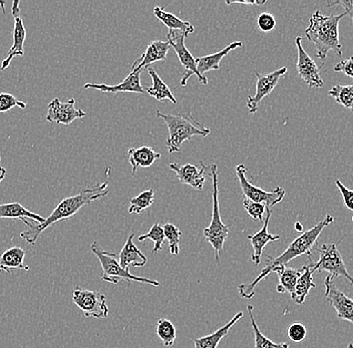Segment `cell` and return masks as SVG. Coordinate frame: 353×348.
<instances>
[{
	"label": "cell",
	"instance_id": "obj_25",
	"mask_svg": "<svg viewBox=\"0 0 353 348\" xmlns=\"http://www.w3.org/2000/svg\"><path fill=\"white\" fill-rule=\"evenodd\" d=\"M154 14L161 23L169 28V32H181L187 35L195 32V28L189 21H182L173 13L165 12L161 6H154Z\"/></svg>",
	"mask_w": 353,
	"mask_h": 348
},
{
	"label": "cell",
	"instance_id": "obj_21",
	"mask_svg": "<svg viewBox=\"0 0 353 348\" xmlns=\"http://www.w3.org/2000/svg\"><path fill=\"white\" fill-rule=\"evenodd\" d=\"M129 162L132 166V175L136 174L139 168H150L157 160L161 158V155L154 152L151 147L143 146L134 149L132 147L128 151Z\"/></svg>",
	"mask_w": 353,
	"mask_h": 348
},
{
	"label": "cell",
	"instance_id": "obj_47",
	"mask_svg": "<svg viewBox=\"0 0 353 348\" xmlns=\"http://www.w3.org/2000/svg\"><path fill=\"white\" fill-rule=\"evenodd\" d=\"M346 348H353V343H350Z\"/></svg>",
	"mask_w": 353,
	"mask_h": 348
},
{
	"label": "cell",
	"instance_id": "obj_12",
	"mask_svg": "<svg viewBox=\"0 0 353 348\" xmlns=\"http://www.w3.org/2000/svg\"><path fill=\"white\" fill-rule=\"evenodd\" d=\"M297 48V72L300 79L307 83L310 89H321L323 87V79L320 76V70L317 63L311 59L302 45V37H297L295 39Z\"/></svg>",
	"mask_w": 353,
	"mask_h": 348
},
{
	"label": "cell",
	"instance_id": "obj_23",
	"mask_svg": "<svg viewBox=\"0 0 353 348\" xmlns=\"http://www.w3.org/2000/svg\"><path fill=\"white\" fill-rule=\"evenodd\" d=\"M1 219H19L23 223L26 219H32L39 224L46 221V218L41 217L39 214L30 212L17 202L0 204V220Z\"/></svg>",
	"mask_w": 353,
	"mask_h": 348
},
{
	"label": "cell",
	"instance_id": "obj_26",
	"mask_svg": "<svg viewBox=\"0 0 353 348\" xmlns=\"http://www.w3.org/2000/svg\"><path fill=\"white\" fill-rule=\"evenodd\" d=\"M300 270H301V272H300L299 277H298L296 287H295L292 299L295 303L301 305V304L305 303L310 290L316 287V285L313 282L314 271L312 270L310 264L304 265Z\"/></svg>",
	"mask_w": 353,
	"mask_h": 348
},
{
	"label": "cell",
	"instance_id": "obj_4",
	"mask_svg": "<svg viewBox=\"0 0 353 348\" xmlns=\"http://www.w3.org/2000/svg\"><path fill=\"white\" fill-rule=\"evenodd\" d=\"M156 114L158 118L164 121L169 130V136L165 140V146L170 154L180 153L182 145L186 141L191 140L193 136L205 138L211 133L210 127L197 122L191 112L171 114L157 111Z\"/></svg>",
	"mask_w": 353,
	"mask_h": 348
},
{
	"label": "cell",
	"instance_id": "obj_37",
	"mask_svg": "<svg viewBox=\"0 0 353 348\" xmlns=\"http://www.w3.org/2000/svg\"><path fill=\"white\" fill-rule=\"evenodd\" d=\"M17 107L19 109H26V103L17 100L13 94H6V92L0 94V114L8 112Z\"/></svg>",
	"mask_w": 353,
	"mask_h": 348
},
{
	"label": "cell",
	"instance_id": "obj_11",
	"mask_svg": "<svg viewBox=\"0 0 353 348\" xmlns=\"http://www.w3.org/2000/svg\"><path fill=\"white\" fill-rule=\"evenodd\" d=\"M287 74V68H280L279 70L270 74H261V72H255L257 76V83H256V94L253 96H249L247 99V107H248L250 114H256L259 105L263 99L271 94L277 87L280 79L283 78Z\"/></svg>",
	"mask_w": 353,
	"mask_h": 348
},
{
	"label": "cell",
	"instance_id": "obj_15",
	"mask_svg": "<svg viewBox=\"0 0 353 348\" xmlns=\"http://www.w3.org/2000/svg\"><path fill=\"white\" fill-rule=\"evenodd\" d=\"M199 168L195 165H181L178 163L170 164L171 171L175 172L179 182L188 185L195 190L202 191L206 183L207 168L202 161L199 162Z\"/></svg>",
	"mask_w": 353,
	"mask_h": 348
},
{
	"label": "cell",
	"instance_id": "obj_28",
	"mask_svg": "<svg viewBox=\"0 0 353 348\" xmlns=\"http://www.w3.org/2000/svg\"><path fill=\"white\" fill-rule=\"evenodd\" d=\"M148 72H149L152 81H153V85L145 90V94H150L152 98L156 99V100L160 101L169 100L176 105L178 101H176L175 96H174L170 88L165 85V81L159 76L156 70L154 68H148Z\"/></svg>",
	"mask_w": 353,
	"mask_h": 348
},
{
	"label": "cell",
	"instance_id": "obj_45",
	"mask_svg": "<svg viewBox=\"0 0 353 348\" xmlns=\"http://www.w3.org/2000/svg\"><path fill=\"white\" fill-rule=\"evenodd\" d=\"M4 4H6V2L0 1V6H1V10L3 13L6 12V10H4Z\"/></svg>",
	"mask_w": 353,
	"mask_h": 348
},
{
	"label": "cell",
	"instance_id": "obj_29",
	"mask_svg": "<svg viewBox=\"0 0 353 348\" xmlns=\"http://www.w3.org/2000/svg\"><path fill=\"white\" fill-rule=\"evenodd\" d=\"M276 274L278 275V279H279V284H278L276 290L278 293H289L291 298L294 295L295 287H296V283L298 277H299L300 269H294V268L290 267H280L273 271Z\"/></svg>",
	"mask_w": 353,
	"mask_h": 348
},
{
	"label": "cell",
	"instance_id": "obj_2",
	"mask_svg": "<svg viewBox=\"0 0 353 348\" xmlns=\"http://www.w3.org/2000/svg\"><path fill=\"white\" fill-rule=\"evenodd\" d=\"M108 185H109L108 182L101 183V184H97L96 186L88 187V188L81 191V193L72 196V197L65 198L55 207L54 210L46 218L43 223L32 224L26 221V225L28 226V230L21 232V237L26 243L34 245L41 233L48 227L57 223V222L74 217L83 207L105 197L109 194Z\"/></svg>",
	"mask_w": 353,
	"mask_h": 348
},
{
	"label": "cell",
	"instance_id": "obj_40",
	"mask_svg": "<svg viewBox=\"0 0 353 348\" xmlns=\"http://www.w3.org/2000/svg\"><path fill=\"white\" fill-rule=\"evenodd\" d=\"M336 186L341 192L342 199L344 204L347 207L348 210L353 211V190H350L347 187L344 186L339 180H336Z\"/></svg>",
	"mask_w": 353,
	"mask_h": 348
},
{
	"label": "cell",
	"instance_id": "obj_36",
	"mask_svg": "<svg viewBox=\"0 0 353 348\" xmlns=\"http://www.w3.org/2000/svg\"><path fill=\"white\" fill-rule=\"evenodd\" d=\"M243 207L246 212L254 220H259L263 222L265 214H266L267 207L261 203L253 202L251 200H243Z\"/></svg>",
	"mask_w": 353,
	"mask_h": 348
},
{
	"label": "cell",
	"instance_id": "obj_39",
	"mask_svg": "<svg viewBox=\"0 0 353 348\" xmlns=\"http://www.w3.org/2000/svg\"><path fill=\"white\" fill-rule=\"evenodd\" d=\"M287 334L293 342H301L307 336V329L302 323H295L289 326Z\"/></svg>",
	"mask_w": 353,
	"mask_h": 348
},
{
	"label": "cell",
	"instance_id": "obj_44",
	"mask_svg": "<svg viewBox=\"0 0 353 348\" xmlns=\"http://www.w3.org/2000/svg\"><path fill=\"white\" fill-rule=\"evenodd\" d=\"M0 163H1V157H0ZM6 174H8V172H6V170L4 168H2V167L0 166V184H1L2 181L6 179Z\"/></svg>",
	"mask_w": 353,
	"mask_h": 348
},
{
	"label": "cell",
	"instance_id": "obj_22",
	"mask_svg": "<svg viewBox=\"0 0 353 348\" xmlns=\"http://www.w3.org/2000/svg\"><path fill=\"white\" fill-rule=\"evenodd\" d=\"M241 41H234V43L223 48L220 52L209 54V56L198 57V59H196V63H197L199 74L201 76H205V74L210 72V70H219L220 63L223 57H226L232 50H237V48H241Z\"/></svg>",
	"mask_w": 353,
	"mask_h": 348
},
{
	"label": "cell",
	"instance_id": "obj_41",
	"mask_svg": "<svg viewBox=\"0 0 353 348\" xmlns=\"http://www.w3.org/2000/svg\"><path fill=\"white\" fill-rule=\"evenodd\" d=\"M335 72H342L345 76H350L353 79V57H350V59H343V61H339L333 68Z\"/></svg>",
	"mask_w": 353,
	"mask_h": 348
},
{
	"label": "cell",
	"instance_id": "obj_46",
	"mask_svg": "<svg viewBox=\"0 0 353 348\" xmlns=\"http://www.w3.org/2000/svg\"><path fill=\"white\" fill-rule=\"evenodd\" d=\"M297 226H296V228H297V230H302V227L301 226H299L300 223H296Z\"/></svg>",
	"mask_w": 353,
	"mask_h": 348
},
{
	"label": "cell",
	"instance_id": "obj_3",
	"mask_svg": "<svg viewBox=\"0 0 353 348\" xmlns=\"http://www.w3.org/2000/svg\"><path fill=\"white\" fill-rule=\"evenodd\" d=\"M345 15H347L345 12L324 15L320 10H316L311 15L305 35L308 41L315 45L316 56L319 59H325L331 50L336 52L339 57H342V45L339 41V21Z\"/></svg>",
	"mask_w": 353,
	"mask_h": 348
},
{
	"label": "cell",
	"instance_id": "obj_20",
	"mask_svg": "<svg viewBox=\"0 0 353 348\" xmlns=\"http://www.w3.org/2000/svg\"><path fill=\"white\" fill-rule=\"evenodd\" d=\"M134 237V234L130 235L119 256L121 267L127 271H130L131 266L143 267L148 262L147 257L143 254L142 251L134 245L132 241Z\"/></svg>",
	"mask_w": 353,
	"mask_h": 348
},
{
	"label": "cell",
	"instance_id": "obj_42",
	"mask_svg": "<svg viewBox=\"0 0 353 348\" xmlns=\"http://www.w3.org/2000/svg\"><path fill=\"white\" fill-rule=\"evenodd\" d=\"M341 6L345 10L346 14L350 15L353 21V1H346V0H337V1H328L326 6Z\"/></svg>",
	"mask_w": 353,
	"mask_h": 348
},
{
	"label": "cell",
	"instance_id": "obj_1",
	"mask_svg": "<svg viewBox=\"0 0 353 348\" xmlns=\"http://www.w3.org/2000/svg\"><path fill=\"white\" fill-rule=\"evenodd\" d=\"M334 222V218L331 215H326L323 220L315 225L312 228L299 235L296 239L293 240L286 250L278 257L267 256L265 267L261 270L257 277L250 284H241L238 287L240 296L242 298H252L255 292L254 288L262 279L266 278L270 273L280 267H286L289 262L302 255H307L309 260L312 259V249L316 245L317 240L322 231Z\"/></svg>",
	"mask_w": 353,
	"mask_h": 348
},
{
	"label": "cell",
	"instance_id": "obj_43",
	"mask_svg": "<svg viewBox=\"0 0 353 348\" xmlns=\"http://www.w3.org/2000/svg\"><path fill=\"white\" fill-rule=\"evenodd\" d=\"M226 3L228 6H231V4H246V6H254V4H257V6H263V4L266 3V0H263V1H238V0H234V1H226Z\"/></svg>",
	"mask_w": 353,
	"mask_h": 348
},
{
	"label": "cell",
	"instance_id": "obj_7",
	"mask_svg": "<svg viewBox=\"0 0 353 348\" xmlns=\"http://www.w3.org/2000/svg\"><path fill=\"white\" fill-rule=\"evenodd\" d=\"M317 250L320 254L319 261L313 262L312 259L310 260V265L314 273L326 271L333 278L343 277L353 285V277L346 268L336 243L323 244Z\"/></svg>",
	"mask_w": 353,
	"mask_h": 348
},
{
	"label": "cell",
	"instance_id": "obj_5",
	"mask_svg": "<svg viewBox=\"0 0 353 348\" xmlns=\"http://www.w3.org/2000/svg\"><path fill=\"white\" fill-rule=\"evenodd\" d=\"M210 176L212 178V184H213V213H212L211 223L208 228L205 229V239L208 242L210 245L214 249L215 252V258L217 263L220 264V256L224 252L225 242L229 234V228L230 226L223 223L221 220L220 208H219V181H218V168L215 164L211 165L208 168Z\"/></svg>",
	"mask_w": 353,
	"mask_h": 348
},
{
	"label": "cell",
	"instance_id": "obj_31",
	"mask_svg": "<svg viewBox=\"0 0 353 348\" xmlns=\"http://www.w3.org/2000/svg\"><path fill=\"white\" fill-rule=\"evenodd\" d=\"M337 103L353 112V85H336L328 92Z\"/></svg>",
	"mask_w": 353,
	"mask_h": 348
},
{
	"label": "cell",
	"instance_id": "obj_35",
	"mask_svg": "<svg viewBox=\"0 0 353 348\" xmlns=\"http://www.w3.org/2000/svg\"><path fill=\"white\" fill-rule=\"evenodd\" d=\"M165 240L169 243V250L172 255H178L180 253V240L182 232L180 229L176 228L175 225L165 223L163 226Z\"/></svg>",
	"mask_w": 353,
	"mask_h": 348
},
{
	"label": "cell",
	"instance_id": "obj_19",
	"mask_svg": "<svg viewBox=\"0 0 353 348\" xmlns=\"http://www.w3.org/2000/svg\"><path fill=\"white\" fill-rule=\"evenodd\" d=\"M271 215H272V211H271V209L267 208L266 217H265L263 227H262L261 230L258 231L252 236L247 237L250 240L251 245L253 247L254 253L252 256H251V261L253 262L255 266L259 265L260 261H261L262 253H263L264 248L266 247L267 244L280 239V236H278V235H273L268 232L269 221H270Z\"/></svg>",
	"mask_w": 353,
	"mask_h": 348
},
{
	"label": "cell",
	"instance_id": "obj_33",
	"mask_svg": "<svg viewBox=\"0 0 353 348\" xmlns=\"http://www.w3.org/2000/svg\"><path fill=\"white\" fill-rule=\"evenodd\" d=\"M154 200V189L143 191L140 195L130 200V207L128 211L130 214H141L153 205Z\"/></svg>",
	"mask_w": 353,
	"mask_h": 348
},
{
	"label": "cell",
	"instance_id": "obj_10",
	"mask_svg": "<svg viewBox=\"0 0 353 348\" xmlns=\"http://www.w3.org/2000/svg\"><path fill=\"white\" fill-rule=\"evenodd\" d=\"M72 301L85 317L103 319L109 315L107 297L103 293L83 289L77 286L72 291Z\"/></svg>",
	"mask_w": 353,
	"mask_h": 348
},
{
	"label": "cell",
	"instance_id": "obj_9",
	"mask_svg": "<svg viewBox=\"0 0 353 348\" xmlns=\"http://www.w3.org/2000/svg\"><path fill=\"white\" fill-rule=\"evenodd\" d=\"M187 37L186 34L181 32H169V34H167L168 43L175 50L176 56L184 67V74L181 79V85L185 87L192 76H197L200 83L206 85L208 83V79L206 78V76H203L199 74L196 59L185 45V39Z\"/></svg>",
	"mask_w": 353,
	"mask_h": 348
},
{
	"label": "cell",
	"instance_id": "obj_14",
	"mask_svg": "<svg viewBox=\"0 0 353 348\" xmlns=\"http://www.w3.org/2000/svg\"><path fill=\"white\" fill-rule=\"evenodd\" d=\"M87 114L81 109H77L76 100L70 99L66 103H61L59 99L55 98L48 105L46 121L59 125H70L77 119H83Z\"/></svg>",
	"mask_w": 353,
	"mask_h": 348
},
{
	"label": "cell",
	"instance_id": "obj_38",
	"mask_svg": "<svg viewBox=\"0 0 353 348\" xmlns=\"http://www.w3.org/2000/svg\"><path fill=\"white\" fill-rule=\"evenodd\" d=\"M257 28L261 32H271L276 28V19L270 12H262L257 17Z\"/></svg>",
	"mask_w": 353,
	"mask_h": 348
},
{
	"label": "cell",
	"instance_id": "obj_27",
	"mask_svg": "<svg viewBox=\"0 0 353 348\" xmlns=\"http://www.w3.org/2000/svg\"><path fill=\"white\" fill-rule=\"evenodd\" d=\"M243 315L244 314L242 311L238 312L228 323L216 330L214 334L195 339V341H194L195 348H217L221 340L228 334L231 328L242 318Z\"/></svg>",
	"mask_w": 353,
	"mask_h": 348
},
{
	"label": "cell",
	"instance_id": "obj_13",
	"mask_svg": "<svg viewBox=\"0 0 353 348\" xmlns=\"http://www.w3.org/2000/svg\"><path fill=\"white\" fill-rule=\"evenodd\" d=\"M333 277H326L324 280L325 286V298L331 307L336 311L337 317L341 320L348 321L353 325V299L342 292L335 285Z\"/></svg>",
	"mask_w": 353,
	"mask_h": 348
},
{
	"label": "cell",
	"instance_id": "obj_18",
	"mask_svg": "<svg viewBox=\"0 0 353 348\" xmlns=\"http://www.w3.org/2000/svg\"><path fill=\"white\" fill-rule=\"evenodd\" d=\"M170 43L168 41H153L149 43L145 50V54L139 57L134 65H132L131 72L134 70H145L152 63H158V61H165L167 59L168 52H169Z\"/></svg>",
	"mask_w": 353,
	"mask_h": 348
},
{
	"label": "cell",
	"instance_id": "obj_17",
	"mask_svg": "<svg viewBox=\"0 0 353 348\" xmlns=\"http://www.w3.org/2000/svg\"><path fill=\"white\" fill-rule=\"evenodd\" d=\"M143 70H134L130 72L129 76L121 83L116 85H105V83H85V89H92L107 94H118V92H128V94H145V90L141 83V74Z\"/></svg>",
	"mask_w": 353,
	"mask_h": 348
},
{
	"label": "cell",
	"instance_id": "obj_32",
	"mask_svg": "<svg viewBox=\"0 0 353 348\" xmlns=\"http://www.w3.org/2000/svg\"><path fill=\"white\" fill-rule=\"evenodd\" d=\"M156 332L165 347H173L176 338V329L172 321L165 318L159 319Z\"/></svg>",
	"mask_w": 353,
	"mask_h": 348
},
{
	"label": "cell",
	"instance_id": "obj_30",
	"mask_svg": "<svg viewBox=\"0 0 353 348\" xmlns=\"http://www.w3.org/2000/svg\"><path fill=\"white\" fill-rule=\"evenodd\" d=\"M253 305L247 306L249 318H250L251 325H252L254 332V341H255V348H289L288 343H275L272 340L265 336L261 330L258 327L255 318L253 315Z\"/></svg>",
	"mask_w": 353,
	"mask_h": 348
},
{
	"label": "cell",
	"instance_id": "obj_6",
	"mask_svg": "<svg viewBox=\"0 0 353 348\" xmlns=\"http://www.w3.org/2000/svg\"><path fill=\"white\" fill-rule=\"evenodd\" d=\"M90 251L96 255L103 268V276L101 280L109 282V283L118 284L121 280H125L128 283L132 281L140 282V283L148 284L152 286H160V283L152 279L143 278V277L136 276L130 273V271L123 269L121 267L120 262L117 259L114 253L105 251L99 245V242H92L90 245Z\"/></svg>",
	"mask_w": 353,
	"mask_h": 348
},
{
	"label": "cell",
	"instance_id": "obj_16",
	"mask_svg": "<svg viewBox=\"0 0 353 348\" xmlns=\"http://www.w3.org/2000/svg\"><path fill=\"white\" fill-rule=\"evenodd\" d=\"M19 0L13 2L12 15L14 17V28H13V45L11 46L8 57L1 63L0 70H6L10 67L11 61L15 57H21L24 56V41H26V30L24 28L23 21L21 17V10H19Z\"/></svg>",
	"mask_w": 353,
	"mask_h": 348
},
{
	"label": "cell",
	"instance_id": "obj_8",
	"mask_svg": "<svg viewBox=\"0 0 353 348\" xmlns=\"http://www.w3.org/2000/svg\"><path fill=\"white\" fill-rule=\"evenodd\" d=\"M236 174L239 179L240 187L245 199L253 202L261 203L267 208L271 209L283 200L286 191L281 187H277L272 191H265L259 187L254 186L252 183L247 179V169L245 165H238L236 167Z\"/></svg>",
	"mask_w": 353,
	"mask_h": 348
},
{
	"label": "cell",
	"instance_id": "obj_24",
	"mask_svg": "<svg viewBox=\"0 0 353 348\" xmlns=\"http://www.w3.org/2000/svg\"><path fill=\"white\" fill-rule=\"evenodd\" d=\"M26 251L21 247H11L0 254V271L11 273L13 270H30L24 264Z\"/></svg>",
	"mask_w": 353,
	"mask_h": 348
},
{
	"label": "cell",
	"instance_id": "obj_34",
	"mask_svg": "<svg viewBox=\"0 0 353 348\" xmlns=\"http://www.w3.org/2000/svg\"><path fill=\"white\" fill-rule=\"evenodd\" d=\"M145 240H151V241L153 242V254H157V253L162 251L163 245H164L165 240L163 227L159 223H154L147 234L139 236V241L143 242L145 241Z\"/></svg>",
	"mask_w": 353,
	"mask_h": 348
}]
</instances>
